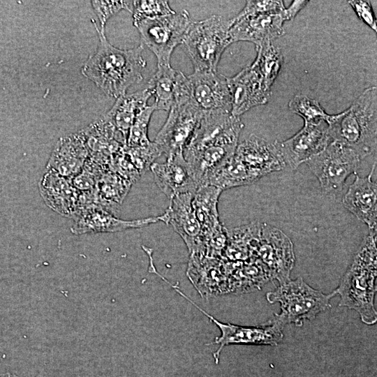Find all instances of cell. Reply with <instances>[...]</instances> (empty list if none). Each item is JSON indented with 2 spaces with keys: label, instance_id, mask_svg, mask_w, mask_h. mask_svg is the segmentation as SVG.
<instances>
[{
  "label": "cell",
  "instance_id": "obj_15",
  "mask_svg": "<svg viewBox=\"0 0 377 377\" xmlns=\"http://www.w3.org/2000/svg\"><path fill=\"white\" fill-rule=\"evenodd\" d=\"M190 100L202 112L231 111L228 77L216 72H197L186 76Z\"/></svg>",
  "mask_w": 377,
  "mask_h": 377
},
{
  "label": "cell",
  "instance_id": "obj_22",
  "mask_svg": "<svg viewBox=\"0 0 377 377\" xmlns=\"http://www.w3.org/2000/svg\"><path fill=\"white\" fill-rule=\"evenodd\" d=\"M89 156L82 131L61 137L56 143L46 170L72 178L83 168Z\"/></svg>",
  "mask_w": 377,
  "mask_h": 377
},
{
  "label": "cell",
  "instance_id": "obj_6",
  "mask_svg": "<svg viewBox=\"0 0 377 377\" xmlns=\"http://www.w3.org/2000/svg\"><path fill=\"white\" fill-rule=\"evenodd\" d=\"M333 296V293L324 294L313 288L300 276L279 284L266 294L270 304L279 302L281 305V313H275L274 317L284 325L294 324L298 327L330 308Z\"/></svg>",
  "mask_w": 377,
  "mask_h": 377
},
{
  "label": "cell",
  "instance_id": "obj_29",
  "mask_svg": "<svg viewBox=\"0 0 377 377\" xmlns=\"http://www.w3.org/2000/svg\"><path fill=\"white\" fill-rule=\"evenodd\" d=\"M155 110L152 105H147L137 116L128 133L127 147H142L151 142L148 137V128L151 117Z\"/></svg>",
  "mask_w": 377,
  "mask_h": 377
},
{
  "label": "cell",
  "instance_id": "obj_31",
  "mask_svg": "<svg viewBox=\"0 0 377 377\" xmlns=\"http://www.w3.org/2000/svg\"><path fill=\"white\" fill-rule=\"evenodd\" d=\"M124 151L141 175L149 170L154 160L161 155L154 142L142 147H130L126 145Z\"/></svg>",
  "mask_w": 377,
  "mask_h": 377
},
{
  "label": "cell",
  "instance_id": "obj_27",
  "mask_svg": "<svg viewBox=\"0 0 377 377\" xmlns=\"http://www.w3.org/2000/svg\"><path fill=\"white\" fill-rule=\"evenodd\" d=\"M256 50V58L251 66L259 73L265 87L271 91L283 61L282 53L272 43L258 45Z\"/></svg>",
  "mask_w": 377,
  "mask_h": 377
},
{
  "label": "cell",
  "instance_id": "obj_25",
  "mask_svg": "<svg viewBox=\"0 0 377 377\" xmlns=\"http://www.w3.org/2000/svg\"><path fill=\"white\" fill-rule=\"evenodd\" d=\"M180 71L171 66H157L156 72L148 82L154 103L155 110L169 111L175 101L179 87L185 77Z\"/></svg>",
  "mask_w": 377,
  "mask_h": 377
},
{
  "label": "cell",
  "instance_id": "obj_32",
  "mask_svg": "<svg viewBox=\"0 0 377 377\" xmlns=\"http://www.w3.org/2000/svg\"><path fill=\"white\" fill-rule=\"evenodd\" d=\"M91 6L100 22V29H105L108 20L122 10L132 13L133 1H91Z\"/></svg>",
  "mask_w": 377,
  "mask_h": 377
},
{
  "label": "cell",
  "instance_id": "obj_35",
  "mask_svg": "<svg viewBox=\"0 0 377 377\" xmlns=\"http://www.w3.org/2000/svg\"><path fill=\"white\" fill-rule=\"evenodd\" d=\"M307 1H293L291 5L288 8L284 9V13L287 20H293L297 13L305 6L307 3Z\"/></svg>",
  "mask_w": 377,
  "mask_h": 377
},
{
  "label": "cell",
  "instance_id": "obj_23",
  "mask_svg": "<svg viewBox=\"0 0 377 377\" xmlns=\"http://www.w3.org/2000/svg\"><path fill=\"white\" fill-rule=\"evenodd\" d=\"M222 190L209 184L200 186L194 193L193 207L205 241L226 230L219 220L218 202ZM206 249V248H205Z\"/></svg>",
  "mask_w": 377,
  "mask_h": 377
},
{
  "label": "cell",
  "instance_id": "obj_26",
  "mask_svg": "<svg viewBox=\"0 0 377 377\" xmlns=\"http://www.w3.org/2000/svg\"><path fill=\"white\" fill-rule=\"evenodd\" d=\"M132 183L109 170L98 178L94 190V204L114 214L128 194Z\"/></svg>",
  "mask_w": 377,
  "mask_h": 377
},
{
  "label": "cell",
  "instance_id": "obj_5",
  "mask_svg": "<svg viewBox=\"0 0 377 377\" xmlns=\"http://www.w3.org/2000/svg\"><path fill=\"white\" fill-rule=\"evenodd\" d=\"M232 19L214 15L190 24L182 44L197 72H216L221 55L232 42Z\"/></svg>",
  "mask_w": 377,
  "mask_h": 377
},
{
  "label": "cell",
  "instance_id": "obj_33",
  "mask_svg": "<svg viewBox=\"0 0 377 377\" xmlns=\"http://www.w3.org/2000/svg\"><path fill=\"white\" fill-rule=\"evenodd\" d=\"M285 8L283 1H247L245 6L237 14V17L281 11Z\"/></svg>",
  "mask_w": 377,
  "mask_h": 377
},
{
  "label": "cell",
  "instance_id": "obj_12",
  "mask_svg": "<svg viewBox=\"0 0 377 377\" xmlns=\"http://www.w3.org/2000/svg\"><path fill=\"white\" fill-rule=\"evenodd\" d=\"M232 159L239 164L255 182L264 176L286 167L279 142H269L251 134L237 147Z\"/></svg>",
  "mask_w": 377,
  "mask_h": 377
},
{
  "label": "cell",
  "instance_id": "obj_8",
  "mask_svg": "<svg viewBox=\"0 0 377 377\" xmlns=\"http://www.w3.org/2000/svg\"><path fill=\"white\" fill-rule=\"evenodd\" d=\"M192 20L186 10L165 16L142 20L133 24L141 44L157 59V66H170L175 48L182 44Z\"/></svg>",
  "mask_w": 377,
  "mask_h": 377
},
{
  "label": "cell",
  "instance_id": "obj_20",
  "mask_svg": "<svg viewBox=\"0 0 377 377\" xmlns=\"http://www.w3.org/2000/svg\"><path fill=\"white\" fill-rule=\"evenodd\" d=\"M149 169L156 184L169 200L179 194L195 193L199 187L183 153L167 158L164 163L154 162Z\"/></svg>",
  "mask_w": 377,
  "mask_h": 377
},
{
  "label": "cell",
  "instance_id": "obj_21",
  "mask_svg": "<svg viewBox=\"0 0 377 377\" xmlns=\"http://www.w3.org/2000/svg\"><path fill=\"white\" fill-rule=\"evenodd\" d=\"M40 195L50 209L63 216L74 218L80 207L81 192L70 178L47 170L39 184Z\"/></svg>",
  "mask_w": 377,
  "mask_h": 377
},
{
  "label": "cell",
  "instance_id": "obj_34",
  "mask_svg": "<svg viewBox=\"0 0 377 377\" xmlns=\"http://www.w3.org/2000/svg\"><path fill=\"white\" fill-rule=\"evenodd\" d=\"M348 3L357 16L373 30L376 31V19L370 2L367 1H349Z\"/></svg>",
  "mask_w": 377,
  "mask_h": 377
},
{
  "label": "cell",
  "instance_id": "obj_2",
  "mask_svg": "<svg viewBox=\"0 0 377 377\" xmlns=\"http://www.w3.org/2000/svg\"><path fill=\"white\" fill-rule=\"evenodd\" d=\"M98 35L96 51L83 64L82 74L91 80L107 96L117 98L133 84L140 83L147 62L142 55L144 47L121 50L107 39L105 29L91 20Z\"/></svg>",
  "mask_w": 377,
  "mask_h": 377
},
{
  "label": "cell",
  "instance_id": "obj_16",
  "mask_svg": "<svg viewBox=\"0 0 377 377\" xmlns=\"http://www.w3.org/2000/svg\"><path fill=\"white\" fill-rule=\"evenodd\" d=\"M328 124L325 121L304 123L293 136L279 142V147L286 166L295 170L323 150L329 142Z\"/></svg>",
  "mask_w": 377,
  "mask_h": 377
},
{
  "label": "cell",
  "instance_id": "obj_3",
  "mask_svg": "<svg viewBox=\"0 0 377 377\" xmlns=\"http://www.w3.org/2000/svg\"><path fill=\"white\" fill-rule=\"evenodd\" d=\"M376 232L369 231L351 265L332 292L340 296L339 306L357 311L361 320L374 325L377 320L374 307L376 291Z\"/></svg>",
  "mask_w": 377,
  "mask_h": 377
},
{
  "label": "cell",
  "instance_id": "obj_36",
  "mask_svg": "<svg viewBox=\"0 0 377 377\" xmlns=\"http://www.w3.org/2000/svg\"><path fill=\"white\" fill-rule=\"evenodd\" d=\"M0 377H18V376L10 374H0Z\"/></svg>",
  "mask_w": 377,
  "mask_h": 377
},
{
  "label": "cell",
  "instance_id": "obj_28",
  "mask_svg": "<svg viewBox=\"0 0 377 377\" xmlns=\"http://www.w3.org/2000/svg\"><path fill=\"white\" fill-rule=\"evenodd\" d=\"M289 110L304 120V123L328 122L330 115L327 114L317 100L305 95L295 96L288 103Z\"/></svg>",
  "mask_w": 377,
  "mask_h": 377
},
{
  "label": "cell",
  "instance_id": "obj_14",
  "mask_svg": "<svg viewBox=\"0 0 377 377\" xmlns=\"http://www.w3.org/2000/svg\"><path fill=\"white\" fill-rule=\"evenodd\" d=\"M194 193L177 195L170 200L165 209L168 225L182 237L191 256H206L204 238L193 207Z\"/></svg>",
  "mask_w": 377,
  "mask_h": 377
},
{
  "label": "cell",
  "instance_id": "obj_13",
  "mask_svg": "<svg viewBox=\"0 0 377 377\" xmlns=\"http://www.w3.org/2000/svg\"><path fill=\"white\" fill-rule=\"evenodd\" d=\"M165 219L166 215L163 212L156 216L124 220L117 217L110 211L91 204L79 212L74 217L75 221L71 230L75 235L117 232L129 229L141 228L159 221L165 223Z\"/></svg>",
  "mask_w": 377,
  "mask_h": 377
},
{
  "label": "cell",
  "instance_id": "obj_10",
  "mask_svg": "<svg viewBox=\"0 0 377 377\" xmlns=\"http://www.w3.org/2000/svg\"><path fill=\"white\" fill-rule=\"evenodd\" d=\"M204 112L189 98L175 102L154 141L167 158L183 153Z\"/></svg>",
  "mask_w": 377,
  "mask_h": 377
},
{
  "label": "cell",
  "instance_id": "obj_9",
  "mask_svg": "<svg viewBox=\"0 0 377 377\" xmlns=\"http://www.w3.org/2000/svg\"><path fill=\"white\" fill-rule=\"evenodd\" d=\"M166 283L170 285L173 289L181 296L191 303L202 313L206 316L219 329L221 335L216 337L212 343L219 345L218 349L214 354L217 362L220 353L223 348L230 345H269L277 346L282 341L284 325L276 317L269 320L267 323L260 326H242L231 323H224L209 314L207 311L197 305L193 300L188 297L179 288L171 284L168 280Z\"/></svg>",
  "mask_w": 377,
  "mask_h": 377
},
{
  "label": "cell",
  "instance_id": "obj_1",
  "mask_svg": "<svg viewBox=\"0 0 377 377\" xmlns=\"http://www.w3.org/2000/svg\"><path fill=\"white\" fill-rule=\"evenodd\" d=\"M244 126L230 111L204 112L183 152L199 186L232 159Z\"/></svg>",
  "mask_w": 377,
  "mask_h": 377
},
{
  "label": "cell",
  "instance_id": "obj_11",
  "mask_svg": "<svg viewBox=\"0 0 377 377\" xmlns=\"http://www.w3.org/2000/svg\"><path fill=\"white\" fill-rule=\"evenodd\" d=\"M254 258L263 265L271 279L277 280L279 284L290 280L295 260L293 245L281 230L261 223Z\"/></svg>",
  "mask_w": 377,
  "mask_h": 377
},
{
  "label": "cell",
  "instance_id": "obj_18",
  "mask_svg": "<svg viewBox=\"0 0 377 377\" xmlns=\"http://www.w3.org/2000/svg\"><path fill=\"white\" fill-rule=\"evenodd\" d=\"M231 96V114L240 117L251 108L266 104L271 94L259 73L251 66L243 68L233 77H228Z\"/></svg>",
  "mask_w": 377,
  "mask_h": 377
},
{
  "label": "cell",
  "instance_id": "obj_4",
  "mask_svg": "<svg viewBox=\"0 0 377 377\" xmlns=\"http://www.w3.org/2000/svg\"><path fill=\"white\" fill-rule=\"evenodd\" d=\"M330 141L354 151L361 159L377 145V88L370 87L343 112L330 115L327 122Z\"/></svg>",
  "mask_w": 377,
  "mask_h": 377
},
{
  "label": "cell",
  "instance_id": "obj_7",
  "mask_svg": "<svg viewBox=\"0 0 377 377\" xmlns=\"http://www.w3.org/2000/svg\"><path fill=\"white\" fill-rule=\"evenodd\" d=\"M361 161L352 149L331 141L305 163L318 179L323 194L336 198L343 191L348 177L356 173Z\"/></svg>",
  "mask_w": 377,
  "mask_h": 377
},
{
  "label": "cell",
  "instance_id": "obj_17",
  "mask_svg": "<svg viewBox=\"0 0 377 377\" xmlns=\"http://www.w3.org/2000/svg\"><path fill=\"white\" fill-rule=\"evenodd\" d=\"M284 9L281 11L235 17L229 31L232 43L248 41L258 46L265 43H272L275 38L283 36L285 34L283 24L287 20Z\"/></svg>",
  "mask_w": 377,
  "mask_h": 377
},
{
  "label": "cell",
  "instance_id": "obj_30",
  "mask_svg": "<svg viewBox=\"0 0 377 377\" xmlns=\"http://www.w3.org/2000/svg\"><path fill=\"white\" fill-rule=\"evenodd\" d=\"M168 1H133V23L175 13Z\"/></svg>",
  "mask_w": 377,
  "mask_h": 377
},
{
  "label": "cell",
  "instance_id": "obj_24",
  "mask_svg": "<svg viewBox=\"0 0 377 377\" xmlns=\"http://www.w3.org/2000/svg\"><path fill=\"white\" fill-rule=\"evenodd\" d=\"M152 96L148 87L117 98L114 104L105 115L114 128L127 139L128 131L137 116L148 105Z\"/></svg>",
  "mask_w": 377,
  "mask_h": 377
},
{
  "label": "cell",
  "instance_id": "obj_19",
  "mask_svg": "<svg viewBox=\"0 0 377 377\" xmlns=\"http://www.w3.org/2000/svg\"><path fill=\"white\" fill-rule=\"evenodd\" d=\"M375 168L376 163L366 177L355 173V180L342 198L343 207L374 232L377 228V184L372 181Z\"/></svg>",
  "mask_w": 377,
  "mask_h": 377
}]
</instances>
